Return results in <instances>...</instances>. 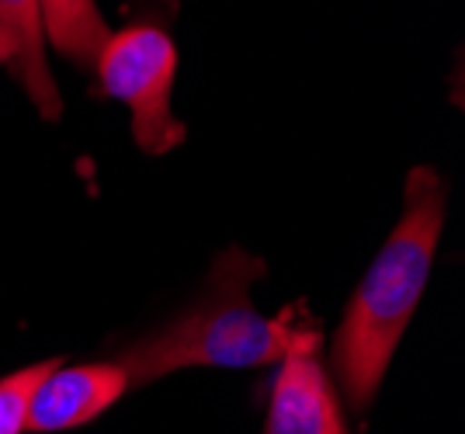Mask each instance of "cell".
Returning a JSON list of instances; mask_svg holds the SVG:
<instances>
[{
	"mask_svg": "<svg viewBox=\"0 0 465 434\" xmlns=\"http://www.w3.org/2000/svg\"><path fill=\"white\" fill-rule=\"evenodd\" d=\"M45 42H53L63 60L80 70H94L97 56L108 42V25L97 11V0H39Z\"/></svg>",
	"mask_w": 465,
	"mask_h": 434,
	"instance_id": "cell-7",
	"label": "cell"
},
{
	"mask_svg": "<svg viewBox=\"0 0 465 434\" xmlns=\"http://www.w3.org/2000/svg\"><path fill=\"white\" fill-rule=\"evenodd\" d=\"M129 390V379L118 361L56 365L39 382L28 407V431L53 434L91 424Z\"/></svg>",
	"mask_w": 465,
	"mask_h": 434,
	"instance_id": "cell-5",
	"label": "cell"
},
{
	"mask_svg": "<svg viewBox=\"0 0 465 434\" xmlns=\"http://www.w3.org/2000/svg\"><path fill=\"white\" fill-rule=\"evenodd\" d=\"M101 91L122 101L133 115V139L150 157L171 153L184 143V122L174 119L177 49L156 25H129L112 32L94 66Z\"/></svg>",
	"mask_w": 465,
	"mask_h": 434,
	"instance_id": "cell-3",
	"label": "cell"
},
{
	"mask_svg": "<svg viewBox=\"0 0 465 434\" xmlns=\"http://www.w3.org/2000/svg\"><path fill=\"white\" fill-rule=\"evenodd\" d=\"M7 63H11V42L0 32V66H7Z\"/></svg>",
	"mask_w": 465,
	"mask_h": 434,
	"instance_id": "cell-9",
	"label": "cell"
},
{
	"mask_svg": "<svg viewBox=\"0 0 465 434\" xmlns=\"http://www.w3.org/2000/svg\"><path fill=\"white\" fill-rule=\"evenodd\" d=\"M261 271L264 264L247 251H223L202 296L122 351L118 365L129 386H150L181 369H257L320 340L312 327L292 323L289 313L264 316L253 306L251 285Z\"/></svg>",
	"mask_w": 465,
	"mask_h": 434,
	"instance_id": "cell-2",
	"label": "cell"
},
{
	"mask_svg": "<svg viewBox=\"0 0 465 434\" xmlns=\"http://www.w3.org/2000/svg\"><path fill=\"white\" fill-rule=\"evenodd\" d=\"M445 205L448 192L441 174L434 167H413L407 174L403 216L392 226L341 316L330 361L351 410L358 414L371 407L389 361L407 334L410 316L424 296L434 251L445 230Z\"/></svg>",
	"mask_w": 465,
	"mask_h": 434,
	"instance_id": "cell-1",
	"label": "cell"
},
{
	"mask_svg": "<svg viewBox=\"0 0 465 434\" xmlns=\"http://www.w3.org/2000/svg\"><path fill=\"white\" fill-rule=\"evenodd\" d=\"M0 32L11 42V63L7 70L15 74L21 91L39 108L42 119L63 115V94L56 77L49 70L45 56V25H42L39 0H0Z\"/></svg>",
	"mask_w": 465,
	"mask_h": 434,
	"instance_id": "cell-6",
	"label": "cell"
},
{
	"mask_svg": "<svg viewBox=\"0 0 465 434\" xmlns=\"http://www.w3.org/2000/svg\"><path fill=\"white\" fill-rule=\"evenodd\" d=\"M59 365V358L28 365L18 372L4 375L0 379V434H25L28 431V407L32 396L39 390V382Z\"/></svg>",
	"mask_w": 465,
	"mask_h": 434,
	"instance_id": "cell-8",
	"label": "cell"
},
{
	"mask_svg": "<svg viewBox=\"0 0 465 434\" xmlns=\"http://www.w3.org/2000/svg\"><path fill=\"white\" fill-rule=\"evenodd\" d=\"M316 348L320 340L299 344L278 361L264 434H344L341 403Z\"/></svg>",
	"mask_w": 465,
	"mask_h": 434,
	"instance_id": "cell-4",
	"label": "cell"
}]
</instances>
